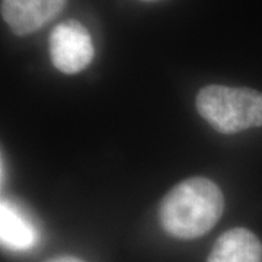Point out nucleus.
Wrapping results in <instances>:
<instances>
[{"label": "nucleus", "instance_id": "obj_1", "mask_svg": "<svg viewBox=\"0 0 262 262\" xmlns=\"http://www.w3.org/2000/svg\"><path fill=\"white\" fill-rule=\"evenodd\" d=\"M225 211V196L213 181L194 177L175 185L159 206L162 227L178 239L208 233Z\"/></svg>", "mask_w": 262, "mask_h": 262}, {"label": "nucleus", "instance_id": "obj_2", "mask_svg": "<svg viewBox=\"0 0 262 262\" xmlns=\"http://www.w3.org/2000/svg\"><path fill=\"white\" fill-rule=\"evenodd\" d=\"M195 106L198 114L222 134L262 127V94L249 88L208 84L196 95Z\"/></svg>", "mask_w": 262, "mask_h": 262}, {"label": "nucleus", "instance_id": "obj_3", "mask_svg": "<svg viewBox=\"0 0 262 262\" xmlns=\"http://www.w3.org/2000/svg\"><path fill=\"white\" fill-rule=\"evenodd\" d=\"M94 54L91 34L79 20H66L51 31L50 57L58 72L64 75L80 73L92 63Z\"/></svg>", "mask_w": 262, "mask_h": 262}, {"label": "nucleus", "instance_id": "obj_4", "mask_svg": "<svg viewBox=\"0 0 262 262\" xmlns=\"http://www.w3.org/2000/svg\"><path fill=\"white\" fill-rule=\"evenodd\" d=\"M66 6V0H2V18L13 34L29 35L47 25Z\"/></svg>", "mask_w": 262, "mask_h": 262}, {"label": "nucleus", "instance_id": "obj_5", "mask_svg": "<svg viewBox=\"0 0 262 262\" xmlns=\"http://www.w3.org/2000/svg\"><path fill=\"white\" fill-rule=\"evenodd\" d=\"M207 262H262V244L251 230L234 227L215 241Z\"/></svg>", "mask_w": 262, "mask_h": 262}, {"label": "nucleus", "instance_id": "obj_6", "mask_svg": "<svg viewBox=\"0 0 262 262\" xmlns=\"http://www.w3.org/2000/svg\"><path fill=\"white\" fill-rule=\"evenodd\" d=\"M0 237L2 244L13 251L29 249L37 241L34 226L6 200L0 204Z\"/></svg>", "mask_w": 262, "mask_h": 262}, {"label": "nucleus", "instance_id": "obj_7", "mask_svg": "<svg viewBox=\"0 0 262 262\" xmlns=\"http://www.w3.org/2000/svg\"><path fill=\"white\" fill-rule=\"evenodd\" d=\"M48 262H84L79 258H75V256H58V258H54L51 261Z\"/></svg>", "mask_w": 262, "mask_h": 262}, {"label": "nucleus", "instance_id": "obj_8", "mask_svg": "<svg viewBox=\"0 0 262 262\" xmlns=\"http://www.w3.org/2000/svg\"><path fill=\"white\" fill-rule=\"evenodd\" d=\"M141 2H153V0H141Z\"/></svg>", "mask_w": 262, "mask_h": 262}]
</instances>
